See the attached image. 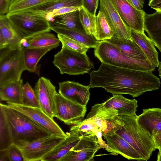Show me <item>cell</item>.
I'll return each mask as SVG.
<instances>
[{"instance_id": "obj_40", "label": "cell", "mask_w": 161, "mask_h": 161, "mask_svg": "<svg viewBox=\"0 0 161 161\" xmlns=\"http://www.w3.org/2000/svg\"><path fill=\"white\" fill-rule=\"evenodd\" d=\"M99 0H82V6L89 12L96 15Z\"/></svg>"}, {"instance_id": "obj_1", "label": "cell", "mask_w": 161, "mask_h": 161, "mask_svg": "<svg viewBox=\"0 0 161 161\" xmlns=\"http://www.w3.org/2000/svg\"><path fill=\"white\" fill-rule=\"evenodd\" d=\"M89 87H102L113 95L128 94L133 97L158 89L161 83L152 71L118 67L101 63L90 73Z\"/></svg>"}, {"instance_id": "obj_43", "label": "cell", "mask_w": 161, "mask_h": 161, "mask_svg": "<svg viewBox=\"0 0 161 161\" xmlns=\"http://www.w3.org/2000/svg\"><path fill=\"white\" fill-rule=\"evenodd\" d=\"M153 139L156 149L161 151V132L156 135Z\"/></svg>"}, {"instance_id": "obj_25", "label": "cell", "mask_w": 161, "mask_h": 161, "mask_svg": "<svg viewBox=\"0 0 161 161\" xmlns=\"http://www.w3.org/2000/svg\"><path fill=\"white\" fill-rule=\"evenodd\" d=\"M105 41L115 45L121 53L129 57L138 60H147L139 47L132 40L120 39L113 36Z\"/></svg>"}, {"instance_id": "obj_34", "label": "cell", "mask_w": 161, "mask_h": 161, "mask_svg": "<svg viewBox=\"0 0 161 161\" xmlns=\"http://www.w3.org/2000/svg\"><path fill=\"white\" fill-rule=\"evenodd\" d=\"M0 129V150L8 149L13 143L6 119L1 108Z\"/></svg>"}, {"instance_id": "obj_4", "label": "cell", "mask_w": 161, "mask_h": 161, "mask_svg": "<svg viewBox=\"0 0 161 161\" xmlns=\"http://www.w3.org/2000/svg\"><path fill=\"white\" fill-rule=\"evenodd\" d=\"M53 63L62 74L83 75L94 68L86 53H80L63 46L54 55Z\"/></svg>"}, {"instance_id": "obj_13", "label": "cell", "mask_w": 161, "mask_h": 161, "mask_svg": "<svg viewBox=\"0 0 161 161\" xmlns=\"http://www.w3.org/2000/svg\"><path fill=\"white\" fill-rule=\"evenodd\" d=\"M34 90L40 108L53 119L54 117L55 97L57 92L55 86L49 79L42 77L36 83Z\"/></svg>"}, {"instance_id": "obj_15", "label": "cell", "mask_w": 161, "mask_h": 161, "mask_svg": "<svg viewBox=\"0 0 161 161\" xmlns=\"http://www.w3.org/2000/svg\"><path fill=\"white\" fill-rule=\"evenodd\" d=\"M99 11L104 15L114 32V36L132 40L130 29L125 25L110 0H100Z\"/></svg>"}, {"instance_id": "obj_47", "label": "cell", "mask_w": 161, "mask_h": 161, "mask_svg": "<svg viewBox=\"0 0 161 161\" xmlns=\"http://www.w3.org/2000/svg\"><path fill=\"white\" fill-rule=\"evenodd\" d=\"M157 161H161V151H159L157 155Z\"/></svg>"}, {"instance_id": "obj_31", "label": "cell", "mask_w": 161, "mask_h": 161, "mask_svg": "<svg viewBox=\"0 0 161 161\" xmlns=\"http://www.w3.org/2000/svg\"><path fill=\"white\" fill-rule=\"evenodd\" d=\"M28 47H54L58 46L60 40L54 34L49 32H44L36 35L28 39Z\"/></svg>"}, {"instance_id": "obj_39", "label": "cell", "mask_w": 161, "mask_h": 161, "mask_svg": "<svg viewBox=\"0 0 161 161\" xmlns=\"http://www.w3.org/2000/svg\"><path fill=\"white\" fill-rule=\"evenodd\" d=\"M8 150L10 161H25L21 150L14 144H12Z\"/></svg>"}, {"instance_id": "obj_11", "label": "cell", "mask_w": 161, "mask_h": 161, "mask_svg": "<svg viewBox=\"0 0 161 161\" xmlns=\"http://www.w3.org/2000/svg\"><path fill=\"white\" fill-rule=\"evenodd\" d=\"M86 119H90L95 122L101 130L103 137L115 133L121 123L116 111L111 108H100L96 104Z\"/></svg>"}, {"instance_id": "obj_23", "label": "cell", "mask_w": 161, "mask_h": 161, "mask_svg": "<svg viewBox=\"0 0 161 161\" xmlns=\"http://www.w3.org/2000/svg\"><path fill=\"white\" fill-rule=\"evenodd\" d=\"M70 130L76 132L82 136L92 133L95 134L102 148H104L112 154L116 155V152L103 140L102 133L100 128L90 119H83L71 127Z\"/></svg>"}, {"instance_id": "obj_17", "label": "cell", "mask_w": 161, "mask_h": 161, "mask_svg": "<svg viewBox=\"0 0 161 161\" xmlns=\"http://www.w3.org/2000/svg\"><path fill=\"white\" fill-rule=\"evenodd\" d=\"M58 84L59 93L72 102L86 106L90 96V88L88 86L68 80Z\"/></svg>"}, {"instance_id": "obj_29", "label": "cell", "mask_w": 161, "mask_h": 161, "mask_svg": "<svg viewBox=\"0 0 161 161\" xmlns=\"http://www.w3.org/2000/svg\"><path fill=\"white\" fill-rule=\"evenodd\" d=\"M56 18L54 21L50 23L51 26L64 28L86 32L80 20L79 10Z\"/></svg>"}, {"instance_id": "obj_28", "label": "cell", "mask_w": 161, "mask_h": 161, "mask_svg": "<svg viewBox=\"0 0 161 161\" xmlns=\"http://www.w3.org/2000/svg\"><path fill=\"white\" fill-rule=\"evenodd\" d=\"M54 48L52 47L24 48L23 51L26 70L36 72L39 60L47 53Z\"/></svg>"}, {"instance_id": "obj_38", "label": "cell", "mask_w": 161, "mask_h": 161, "mask_svg": "<svg viewBox=\"0 0 161 161\" xmlns=\"http://www.w3.org/2000/svg\"><path fill=\"white\" fill-rule=\"evenodd\" d=\"M80 7H68L61 8L54 10L47 13L45 16L44 18L50 23L54 21L55 18L71 12L79 10Z\"/></svg>"}, {"instance_id": "obj_21", "label": "cell", "mask_w": 161, "mask_h": 161, "mask_svg": "<svg viewBox=\"0 0 161 161\" xmlns=\"http://www.w3.org/2000/svg\"><path fill=\"white\" fill-rule=\"evenodd\" d=\"M67 137L42 159L41 161H59L79 142L82 136L78 133L70 130Z\"/></svg>"}, {"instance_id": "obj_8", "label": "cell", "mask_w": 161, "mask_h": 161, "mask_svg": "<svg viewBox=\"0 0 161 161\" xmlns=\"http://www.w3.org/2000/svg\"><path fill=\"white\" fill-rule=\"evenodd\" d=\"M66 138L49 135L18 147L25 161H41L42 158Z\"/></svg>"}, {"instance_id": "obj_36", "label": "cell", "mask_w": 161, "mask_h": 161, "mask_svg": "<svg viewBox=\"0 0 161 161\" xmlns=\"http://www.w3.org/2000/svg\"><path fill=\"white\" fill-rule=\"evenodd\" d=\"M22 102L24 105L40 108V105L34 89L27 82L23 85Z\"/></svg>"}, {"instance_id": "obj_2", "label": "cell", "mask_w": 161, "mask_h": 161, "mask_svg": "<svg viewBox=\"0 0 161 161\" xmlns=\"http://www.w3.org/2000/svg\"><path fill=\"white\" fill-rule=\"evenodd\" d=\"M137 115H118L121 123L116 130V134L130 144L138 153L143 161H147L156 149L154 141L139 124Z\"/></svg>"}, {"instance_id": "obj_33", "label": "cell", "mask_w": 161, "mask_h": 161, "mask_svg": "<svg viewBox=\"0 0 161 161\" xmlns=\"http://www.w3.org/2000/svg\"><path fill=\"white\" fill-rule=\"evenodd\" d=\"M53 0H17L11 4L8 13L31 11Z\"/></svg>"}, {"instance_id": "obj_10", "label": "cell", "mask_w": 161, "mask_h": 161, "mask_svg": "<svg viewBox=\"0 0 161 161\" xmlns=\"http://www.w3.org/2000/svg\"><path fill=\"white\" fill-rule=\"evenodd\" d=\"M102 148L94 133L83 136L78 143L59 161H92L96 153Z\"/></svg>"}, {"instance_id": "obj_20", "label": "cell", "mask_w": 161, "mask_h": 161, "mask_svg": "<svg viewBox=\"0 0 161 161\" xmlns=\"http://www.w3.org/2000/svg\"><path fill=\"white\" fill-rule=\"evenodd\" d=\"M132 39L139 47L149 62L156 68L158 67L160 62L158 53L153 41L145 34L130 29Z\"/></svg>"}, {"instance_id": "obj_46", "label": "cell", "mask_w": 161, "mask_h": 161, "mask_svg": "<svg viewBox=\"0 0 161 161\" xmlns=\"http://www.w3.org/2000/svg\"><path fill=\"white\" fill-rule=\"evenodd\" d=\"M158 71L159 76L160 78H161V62H160V64L158 67Z\"/></svg>"}, {"instance_id": "obj_14", "label": "cell", "mask_w": 161, "mask_h": 161, "mask_svg": "<svg viewBox=\"0 0 161 161\" xmlns=\"http://www.w3.org/2000/svg\"><path fill=\"white\" fill-rule=\"evenodd\" d=\"M0 108L3 112L8 123L13 143L19 147L32 141L20 122L16 109L2 103Z\"/></svg>"}, {"instance_id": "obj_26", "label": "cell", "mask_w": 161, "mask_h": 161, "mask_svg": "<svg viewBox=\"0 0 161 161\" xmlns=\"http://www.w3.org/2000/svg\"><path fill=\"white\" fill-rule=\"evenodd\" d=\"M23 81L22 79L0 87V98L7 103L22 104Z\"/></svg>"}, {"instance_id": "obj_9", "label": "cell", "mask_w": 161, "mask_h": 161, "mask_svg": "<svg viewBox=\"0 0 161 161\" xmlns=\"http://www.w3.org/2000/svg\"><path fill=\"white\" fill-rule=\"evenodd\" d=\"M8 105L21 112L52 135L66 138L67 135L58 125L40 108L22 104L7 103Z\"/></svg>"}, {"instance_id": "obj_48", "label": "cell", "mask_w": 161, "mask_h": 161, "mask_svg": "<svg viewBox=\"0 0 161 161\" xmlns=\"http://www.w3.org/2000/svg\"><path fill=\"white\" fill-rule=\"evenodd\" d=\"M153 9L156 10V11L161 12V6L153 8Z\"/></svg>"}, {"instance_id": "obj_45", "label": "cell", "mask_w": 161, "mask_h": 161, "mask_svg": "<svg viewBox=\"0 0 161 161\" xmlns=\"http://www.w3.org/2000/svg\"><path fill=\"white\" fill-rule=\"evenodd\" d=\"M148 5L151 8L161 6V0H149Z\"/></svg>"}, {"instance_id": "obj_18", "label": "cell", "mask_w": 161, "mask_h": 161, "mask_svg": "<svg viewBox=\"0 0 161 161\" xmlns=\"http://www.w3.org/2000/svg\"><path fill=\"white\" fill-rule=\"evenodd\" d=\"M136 120L146 132L153 138L161 132V108L143 109L142 113L137 115Z\"/></svg>"}, {"instance_id": "obj_6", "label": "cell", "mask_w": 161, "mask_h": 161, "mask_svg": "<svg viewBox=\"0 0 161 161\" xmlns=\"http://www.w3.org/2000/svg\"><path fill=\"white\" fill-rule=\"evenodd\" d=\"M6 15L24 38L27 39L51 30V25L48 21L31 11L8 13Z\"/></svg>"}, {"instance_id": "obj_24", "label": "cell", "mask_w": 161, "mask_h": 161, "mask_svg": "<svg viewBox=\"0 0 161 161\" xmlns=\"http://www.w3.org/2000/svg\"><path fill=\"white\" fill-rule=\"evenodd\" d=\"M144 25V31L161 53V12L146 13Z\"/></svg>"}, {"instance_id": "obj_22", "label": "cell", "mask_w": 161, "mask_h": 161, "mask_svg": "<svg viewBox=\"0 0 161 161\" xmlns=\"http://www.w3.org/2000/svg\"><path fill=\"white\" fill-rule=\"evenodd\" d=\"M108 144L120 154L129 160H143L138 153L127 142L114 133L103 137Z\"/></svg>"}, {"instance_id": "obj_41", "label": "cell", "mask_w": 161, "mask_h": 161, "mask_svg": "<svg viewBox=\"0 0 161 161\" xmlns=\"http://www.w3.org/2000/svg\"><path fill=\"white\" fill-rule=\"evenodd\" d=\"M11 4V0H0V15L8 12Z\"/></svg>"}, {"instance_id": "obj_19", "label": "cell", "mask_w": 161, "mask_h": 161, "mask_svg": "<svg viewBox=\"0 0 161 161\" xmlns=\"http://www.w3.org/2000/svg\"><path fill=\"white\" fill-rule=\"evenodd\" d=\"M113 95L105 102L96 105L100 108L114 109L118 112V115L131 116L136 114L138 105L136 99L127 98L121 94Z\"/></svg>"}, {"instance_id": "obj_16", "label": "cell", "mask_w": 161, "mask_h": 161, "mask_svg": "<svg viewBox=\"0 0 161 161\" xmlns=\"http://www.w3.org/2000/svg\"><path fill=\"white\" fill-rule=\"evenodd\" d=\"M23 38L6 14L0 15V49L5 48H23L20 42Z\"/></svg>"}, {"instance_id": "obj_42", "label": "cell", "mask_w": 161, "mask_h": 161, "mask_svg": "<svg viewBox=\"0 0 161 161\" xmlns=\"http://www.w3.org/2000/svg\"><path fill=\"white\" fill-rule=\"evenodd\" d=\"M134 8L138 10L142 9L144 0H127Z\"/></svg>"}, {"instance_id": "obj_3", "label": "cell", "mask_w": 161, "mask_h": 161, "mask_svg": "<svg viewBox=\"0 0 161 161\" xmlns=\"http://www.w3.org/2000/svg\"><path fill=\"white\" fill-rule=\"evenodd\" d=\"M94 53L101 63L114 66L152 72L156 68L148 60H136L125 56L115 45L105 40L99 42Z\"/></svg>"}, {"instance_id": "obj_44", "label": "cell", "mask_w": 161, "mask_h": 161, "mask_svg": "<svg viewBox=\"0 0 161 161\" xmlns=\"http://www.w3.org/2000/svg\"><path fill=\"white\" fill-rule=\"evenodd\" d=\"M0 161H10L8 149L0 150Z\"/></svg>"}, {"instance_id": "obj_49", "label": "cell", "mask_w": 161, "mask_h": 161, "mask_svg": "<svg viewBox=\"0 0 161 161\" xmlns=\"http://www.w3.org/2000/svg\"><path fill=\"white\" fill-rule=\"evenodd\" d=\"M17 0H11V4L14 3Z\"/></svg>"}, {"instance_id": "obj_37", "label": "cell", "mask_w": 161, "mask_h": 161, "mask_svg": "<svg viewBox=\"0 0 161 161\" xmlns=\"http://www.w3.org/2000/svg\"><path fill=\"white\" fill-rule=\"evenodd\" d=\"M57 37L62 46L80 53H86L90 48L85 45L68 36L57 34Z\"/></svg>"}, {"instance_id": "obj_35", "label": "cell", "mask_w": 161, "mask_h": 161, "mask_svg": "<svg viewBox=\"0 0 161 161\" xmlns=\"http://www.w3.org/2000/svg\"><path fill=\"white\" fill-rule=\"evenodd\" d=\"M79 11L80 20L85 31L88 34L94 36L96 16L90 13L83 6Z\"/></svg>"}, {"instance_id": "obj_12", "label": "cell", "mask_w": 161, "mask_h": 161, "mask_svg": "<svg viewBox=\"0 0 161 161\" xmlns=\"http://www.w3.org/2000/svg\"><path fill=\"white\" fill-rule=\"evenodd\" d=\"M110 0L128 28L144 32V19L146 13L143 9L137 10L127 0Z\"/></svg>"}, {"instance_id": "obj_27", "label": "cell", "mask_w": 161, "mask_h": 161, "mask_svg": "<svg viewBox=\"0 0 161 161\" xmlns=\"http://www.w3.org/2000/svg\"><path fill=\"white\" fill-rule=\"evenodd\" d=\"M51 30L83 43L90 48H95L100 41L85 31L56 26H51Z\"/></svg>"}, {"instance_id": "obj_30", "label": "cell", "mask_w": 161, "mask_h": 161, "mask_svg": "<svg viewBox=\"0 0 161 161\" xmlns=\"http://www.w3.org/2000/svg\"><path fill=\"white\" fill-rule=\"evenodd\" d=\"M82 6V0H54L30 11L44 17L47 13L61 8L68 7H80Z\"/></svg>"}, {"instance_id": "obj_5", "label": "cell", "mask_w": 161, "mask_h": 161, "mask_svg": "<svg viewBox=\"0 0 161 161\" xmlns=\"http://www.w3.org/2000/svg\"><path fill=\"white\" fill-rule=\"evenodd\" d=\"M23 49H0V87L21 79L22 72L26 70Z\"/></svg>"}, {"instance_id": "obj_7", "label": "cell", "mask_w": 161, "mask_h": 161, "mask_svg": "<svg viewBox=\"0 0 161 161\" xmlns=\"http://www.w3.org/2000/svg\"><path fill=\"white\" fill-rule=\"evenodd\" d=\"M54 117L70 125H76L84 119L86 106L80 105L56 93L55 99Z\"/></svg>"}, {"instance_id": "obj_32", "label": "cell", "mask_w": 161, "mask_h": 161, "mask_svg": "<svg viewBox=\"0 0 161 161\" xmlns=\"http://www.w3.org/2000/svg\"><path fill=\"white\" fill-rule=\"evenodd\" d=\"M114 35L104 15L99 11L96 16L95 37L98 41H103L110 39Z\"/></svg>"}]
</instances>
